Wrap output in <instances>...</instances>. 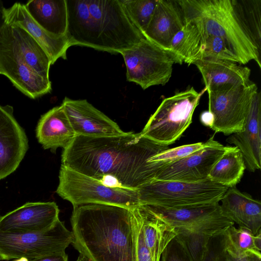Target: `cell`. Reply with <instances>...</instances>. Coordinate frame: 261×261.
<instances>
[{"label":"cell","instance_id":"6da1fadb","mask_svg":"<svg viewBox=\"0 0 261 261\" xmlns=\"http://www.w3.org/2000/svg\"><path fill=\"white\" fill-rule=\"evenodd\" d=\"M169 148L140 133L109 137L76 136L64 149L62 165L112 185L137 190L165 166L153 157Z\"/></svg>","mask_w":261,"mask_h":261},{"label":"cell","instance_id":"7a4b0ae2","mask_svg":"<svg viewBox=\"0 0 261 261\" xmlns=\"http://www.w3.org/2000/svg\"><path fill=\"white\" fill-rule=\"evenodd\" d=\"M138 207L89 204L73 207L72 245L92 261H137Z\"/></svg>","mask_w":261,"mask_h":261},{"label":"cell","instance_id":"3957f363","mask_svg":"<svg viewBox=\"0 0 261 261\" xmlns=\"http://www.w3.org/2000/svg\"><path fill=\"white\" fill-rule=\"evenodd\" d=\"M66 2L65 36L71 46L121 54L144 38L127 17L119 0Z\"/></svg>","mask_w":261,"mask_h":261},{"label":"cell","instance_id":"277c9868","mask_svg":"<svg viewBox=\"0 0 261 261\" xmlns=\"http://www.w3.org/2000/svg\"><path fill=\"white\" fill-rule=\"evenodd\" d=\"M184 19L194 24L201 36L222 39L240 64L255 61L261 68L260 51L246 31L231 0L177 1Z\"/></svg>","mask_w":261,"mask_h":261},{"label":"cell","instance_id":"5b68a950","mask_svg":"<svg viewBox=\"0 0 261 261\" xmlns=\"http://www.w3.org/2000/svg\"><path fill=\"white\" fill-rule=\"evenodd\" d=\"M56 193L75 207L89 204L134 209L140 204L136 190L107 184L61 165Z\"/></svg>","mask_w":261,"mask_h":261},{"label":"cell","instance_id":"8992f818","mask_svg":"<svg viewBox=\"0 0 261 261\" xmlns=\"http://www.w3.org/2000/svg\"><path fill=\"white\" fill-rule=\"evenodd\" d=\"M228 188L210 179L193 182L154 179L136 190L141 205L177 208L219 203Z\"/></svg>","mask_w":261,"mask_h":261},{"label":"cell","instance_id":"52a82bcc","mask_svg":"<svg viewBox=\"0 0 261 261\" xmlns=\"http://www.w3.org/2000/svg\"><path fill=\"white\" fill-rule=\"evenodd\" d=\"M206 91L205 88L198 92L191 87L164 98L141 133L163 146L175 143L192 123L194 112Z\"/></svg>","mask_w":261,"mask_h":261},{"label":"cell","instance_id":"ba28073f","mask_svg":"<svg viewBox=\"0 0 261 261\" xmlns=\"http://www.w3.org/2000/svg\"><path fill=\"white\" fill-rule=\"evenodd\" d=\"M74 241L72 231L58 219L49 229L38 232L0 231V260L34 259L65 252Z\"/></svg>","mask_w":261,"mask_h":261},{"label":"cell","instance_id":"9c48e42d","mask_svg":"<svg viewBox=\"0 0 261 261\" xmlns=\"http://www.w3.org/2000/svg\"><path fill=\"white\" fill-rule=\"evenodd\" d=\"M126 68V79L145 90L165 85L171 77L176 60L169 52L142 38L132 48L121 53Z\"/></svg>","mask_w":261,"mask_h":261},{"label":"cell","instance_id":"30bf717a","mask_svg":"<svg viewBox=\"0 0 261 261\" xmlns=\"http://www.w3.org/2000/svg\"><path fill=\"white\" fill-rule=\"evenodd\" d=\"M252 82L247 85H227L207 91L208 111L214 117L211 128L226 136L243 131L253 96Z\"/></svg>","mask_w":261,"mask_h":261},{"label":"cell","instance_id":"8fae6325","mask_svg":"<svg viewBox=\"0 0 261 261\" xmlns=\"http://www.w3.org/2000/svg\"><path fill=\"white\" fill-rule=\"evenodd\" d=\"M0 74L6 76L18 90L32 99L51 90L49 79L38 74L25 62L6 23L0 30Z\"/></svg>","mask_w":261,"mask_h":261},{"label":"cell","instance_id":"7c38bea8","mask_svg":"<svg viewBox=\"0 0 261 261\" xmlns=\"http://www.w3.org/2000/svg\"><path fill=\"white\" fill-rule=\"evenodd\" d=\"M206 143L200 150L165 166L154 180L193 182L208 179L213 167L230 146L223 145L214 136Z\"/></svg>","mask_w":261,"mask_h":261},{"label":"cell","instance_id":"4fadbf2b","mask_svg":"<svg viewBox=\"0 0 261 261\" xmlns=\"http://www.w3.org/2000/svg\"><path fill=\"white\" fill-rule=\"evenodd\" d=\"M29 149L28 139L9 105H0V180L14 172Z\"/></svg>","mask_w":261,"mask_h":261},{"label":"cell","instance_id":"5bb4252c","mask_svg":"<svg viewBox=\"0 0 261 261\" xmlns=\"http://www.w3.org/2000/svg\"><path fill=\"white\" fill-rule=\"evenodd\" d=\"M62 104L76 136L109 137L126 133L86 99L74 100L66 97Z\"/></svg>","mask_w":261,"mask_h":261},{"label":"cell","instance_id":"9a60e30c","mask_svg":"<svg viewBox=\"0 0 261 261\" xmlns=\"http://www.w3.org/2000/svg\"><path fill=\"white\" fill-rule=\"evenodd\" d=\"M59 209L55 202H31L0 217V231L27 232L50 228L59 219Z\"/></svg>","mask_w":261,"mask_h":261},{"label":"cell","instance_id":"2e32d148","mask_svg":"<svg viewBox=\"0 0 261 261\" xmlns=\"http://www.w3.org/2000/svg\"><path fill=\"white\" fill-rule=\"evenodd\" d=\"M226 141L233 144L243 155L246 169L254 172L261 167V94L252 98L243 131L232 134Z\"/></svg>","mask_w":261,"mask_h":261},{"label":"cell","instance_id":"e0dca14e","mask_svg":"<svg viewBox=\"0 0 261 261\" xmlns=\"http://www.w3.org/2000/svg\"><path fill=\"white\" fill-rule=\"evenodd\" d=\"M3 14L5 23L20 27L37 41L52 65L59 58L67 59V51L71 45L66 36H56L44 30L31 17L23 4L16 2L9 8L5 7Z\"/></svg>","mask_w":261,"mask_h":261},{"label":"cell","instance_id":"ac0fdd59","mask_svg":"<svg viewBox=\"0 0 261 261\" xmlns=\"http://www.w3.org/2000/svg\"><path fill=\"white\" fill-rule=\"evenodd\" d=\"M184 24L183 13L177 1L158 0L151 19L142 35L168 51L172 38Z\"/></svg>","mask_w":261,"mask_h":261},{"label":"cell","instance_id":"d6986e66","mask_svg":"<svg viewBox=\"0 0 261 261\" xmlns=\"http://www.w3.org/2000/svg\"><path fill=\"white\" fill-rule=\"evenodd\" d=\"M62 104L42 115L36 128V136L44 149L55 152L65 149L76 137Z\"/></svg>","mask_w":261,"mask_h":261},{"label":"cell","instance_id":"ffe728a7","mask_svg":"<svg viewBox=\"0 0 261 261\" xmlns=\"http://www.w3.org/2000/svg\"><path fill=\"white\" fill-rule=\"evenodd\" d=\"M223 214L255 235L261 230V202L236 187L228 188L221 199Z\"/></svg>","mask_w":261,"mask_h":261},{"label":"cell","instance_id":"44dd1931","mask_svg":"<svg viewBox=\"0 0 261 261\" xmlns=\"http://www.w3.org/2000/svg\"><path fill=\"white\" fill-rule=\"evenodd\" d=\"M200 72L207 92L227 85H247L251 70L237 63L214 59H204L195 62Z\"/></svg>","mask_w":261,"mask_h":261},{"label":"cell","instance_id":"7402d4cb","mask_svg":"<svg viewBox=\"0 0 261 261\" xmlns=\"http://www.w3.org/2000/svg\"><path fill=\"white\" fill-rule=\"evenodd\" d=\"M147 205L174 228H190L228 218L223 214L219 203L177 208Z\"/></svg>","mask_w":261,"mask_h":261},{"label":"cell","instance_id":"603a6c76","mask_svg":"<svg viewBox=\"0 0 261 261\" xmlns=\"http://www.w3.org/2000/svg\"><path fill=\"white\" fill-rule=\"evenodd\" d=\"M34 21L47 32L65 36L68 24L66 0H32L24 4Z\"/></svg>","mask_w":261,"mask_h":261},{"label":"cell","instance_id":"cb8c5ba5","mask_svg":"<svg viewBox=\"0 0 261 261\" xmlns=\"http://www.w3.org/2000/svg\"><path fill=\"white\" fill-rule=\"evenodd\" d=\"M234 224L232 220L226 218L190 228H175V237L192 261H202L210 239Z\"/></svg>","mask_w":261,"mask_h":261},{"label":"cell","instance_id":"d4e9b609","mask_svg":"<svg viewBox=\"0 0 261 261\" xmlns=\"http://www.w3.org/2000/svg\"><path fill=\"white\" fill-rule=\"evenodd\" d=\"M138 209L146 245L153 261H160L163 251L176 235L175 228L156 216L147 205H140Z\"/></svg>","mask_w":261,"mask_h":261},{"label":"cell","instance_id":"484cf974","mask_svg":"<svg viewBox=\"0 0 261 261\" xmlns=\"http://www.w3.org/2000/svg\"><path fill=\"white\" fill-rule=\"evenodd\" d=\"M12 40L25 62L41 76L49 79L51 60L41 45L25 30L9 25Z\"/></svg>","mask_w":261,"mask_h":261},{"label":"cell","instance_id":"4316f807","mask_svg":"<svg viewBox=\"0 0 261 261\" xmlns=\"http://www.w3.org/2000/svg\"><path fill=\"white\" fill-rule=\"evenodd\" d=\"M202 37L196 26L185 20V24L172 38L168 51L176 63L190 65L197 60L202 47Z\"/></svg>","mask_w":261,"mask_h":261},{"label":"cell","instance_id":"83f0119b","mask_svg":"<svg viewBox=\"0 0 261 261\" xmlns=\"http://www.w3.org/2000/svg\"><path fill=\"white\" fill-rule=\"evenodd\" d=\"M246 169L240 150L235 146H230L213 167L208 179L228 188L236 187Z\"/></svg>","mask_w":261,"mask_h":261},{"label":"cell","instance_id":"f1b7e54d","mask_svg":"<svg viewBox=\"0 0 261 261\" xmlns=\"http://www.w3.org/2000/svg\"><path fill=\"white\" fill-rule=\"evenodd\" d=\"M234 12L260 51L261 0H231Z\"/></svg>","mask_w":261,"mask_h":261},{"label":"cell","instance_id":"f546056e","mask_svg":"<svg viewBox=\"0 0 261 261\" xmlns=\"http://www.w3.org/2000/svg\"><path fill=\"white\" fill-rule=\"evenodd\" d=\"M127 17L142 34L153 16L158 0H119Z\"/></svg>","mask_w":261,"mask_h":261},{"label":"cell","instance_id":"4dcf8cb0","mask_svg":"<svg viewBox=\"0 0 261 261\" xmlns=\"http://www.w3.org/2000/svg\"><path fill=\"white\" fill-rule=\"evenodd\" d=\"M227 247L236 255L247 256L251 254L261 255L260 251L255 244V235L248 229L239 226L238 228L233 225L226 229Z\"/></svg>","mask_w":261,"mask_h":261},{"label":"cell","instance_id":"1f68e13d","mask_svg":"<svg viewBox=\"0 0 261 261\" xmlns=\"http://www.w3.org/2000/svg\"><path fill=\"white\" fill-rule=\"evenodd\" d=\"M201 37L202 47L196 61L204 59H214L240 64L239 60L222 39L213 36Z\"/></svg>","mask_w":261,"mask_h":261},{"label":"cell","instance_id":"d6a6232c","mask_svg":"<svg viewBox=\"0 0 261 261\" xmlns=\"http://www.w3.org/2000/svg\"><path fill=\"white\" fill-rule=\"evenodd\" d=\"M226 229L210 239L202 261H232L227 249Z\"/></svg>","mask_w":261,"mask_h":261},{"label":"cell","instance_id":"836d02e7","mask_svg":"<svg viewBox=\"0 0 261 261\" xmlns=\"http://www.w3.org/2000/svg\"><path fill=\"white\" fill-rule=\"evenodd\" d=\"M206 144V142H198L171 149L168 148L154 155L152 158V162L156 164L167 165L193 154L203 148Z\"/></svg>","mask_w":261,"mask_h":261},{"label":"cell","instance_id":"e575fe53","mask_svg":"<svg viewBox=\"0 0 261 261\" xmlns=\"http://www.w3.org/2000/svg\"><path fill=\"white\" fill-rule=\"evenodd\" d=\"M161 261H192L184 247L175 237L163 251Z\"/></svg>","mask_w":261,"mask_h":261},{"label":"cell","instance_id":"d590c367","mask_svg":"<svg viewBox=\"0 0 261 261\" xmlns=\"http://www.w3.org/2000/svg\"><path fill=\"white\" fill-rule=\"evenodd\" d=\"M140 223L137 239V261H153L150 251L144 240L140 215Z\"/></svg>","mask_w":261,"mask_h":261},{"label":"cell","instance_id":"8d00e7d4","mask_svg":"<svg viewBox=\"0 0 261 261\" xmlns=\"http://www.w3.org/2000/svg\"><path fill=\"white\" fill-rule=\"evenodd\" d=\"M29 261H68V256L65 252L56 253L34 259Z\"/></svg>","mask_w":261,"mask_h":261},{"label":"cell","instance_id":"74e56055","mask_svg":"<svg viewBox=\"0 0 261 261\" xmlns=\"http://www.w3.org/2000/svg\"><path fill=\"white\" fill-rule=\"evenodd\" d=\"M200 120L204 125L211 128L213 124L214 117L211 112L208 111H205L201 114Z\"/></svg>","mask_w":261,"mask_h":261},{"label":"cell","instance_id":"f35d334b","mask_svg":"<svg viewBox=\"0 0 261 261\" xmlns=\"http://www.w3.org/2000/svg\"><path fill=\"white\" fill-rule=\"evenodd\" d=\"M227 249L230 254L231 259L232 261H248L247 256L245 257H241L235 253H234L231 250L229 249L227 247Z\"/></svg>","mask_w":261,"mask_h":261},{"label":"cell","instance_id":"ab89813d","mask_svg":"<svg viewBox=\"0 0 261 261\" xmlns=\"http://www.w3.org/2000/svg\"><path fill=\"white\" fill-rule=\"evenodd\" d=\"M5 8L3 3L0 1V30L5 24V20L4 18L3 10Z\"/></svg>","mask_w":261,"mask_h":261},{"label":"cell","instance_id":"60d3db41","mask_svg":"<svg viewBox=\"0 0 261 261\" xmlns=\"http://www.w3.org/2000/svg\"><path fill=\"white\" fill-rule=\"evenodd\" d=\"M255 244L256 248L261 250V230H260L256 234H255Z\"/></svg>","mask_w":261,"mask_h":261},{"label":"cell","instance_id":"b9f144b4","mask_svg":"<svg viewBox=\"0 0 261 261\" xmlns=\"http://www.w3.org/2000/svg\"><path fill=\"white\" fill-rule=\"evenodd\" d=\"M248 261H261V255L251 254L247 256Z\"/></svg>","mask_w":261,"mask_h":261},{"label":"cell","instance_id":"7bdbcfd3","mask_svg":"<svg viewBox=\"0 0 261 261\" xmlns=\"http://www.w3.org/2000/svg\"><path fill=\"white\" fill-rule=\"evenodd\" d=\"M76 261H92L88 257L85 255L80 253L78 258Z\"/></svg>","mask_w":261,"mask_h":261},{"label":"cell","instance_id":"ee69618b","mask_svg":"<svg viewBox=\"0 0 261 261\" xmlns=\"http://www.w3.org/2000/svg\"><path fill=\"white\" fill-rule=\"evenodd\" d=\"M13 261H29V259L25 257H20L18 258H16L15 260Z\"/></svg>","mask_w":261,"mask_h":261},{"label":"cell","instance_id":"f6af8a7d","mask_svg":"<svg viewBox=\"0 0 261 261\" xmlns=\"http://www.w3.org/2000/svg\"><path fill=\"white\" fill-rule=\"evenodd\" d=\"M0 217H1V216H0Z\"/></svg>","mask_w":261,"mask_h":261}]
</instances>
